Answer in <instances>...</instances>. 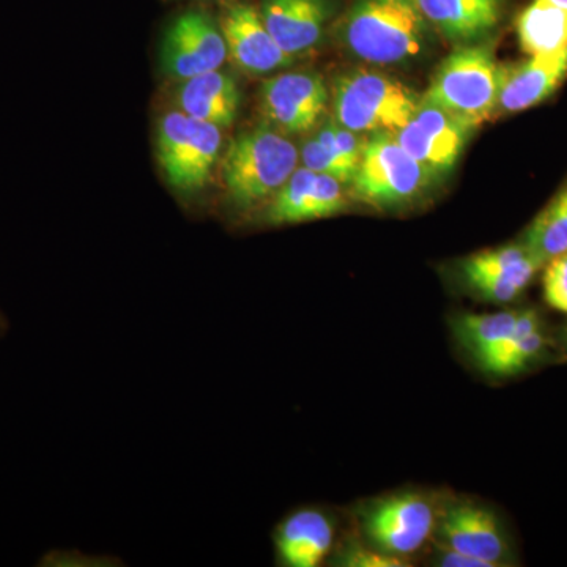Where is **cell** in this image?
Masks as SVG:
<instances>
[{"label": "cell", "mask_w": 567, "mask_h": 567, "mask_svg": "<svg viewBox=\"0 0 567 567\" xmlns=\"http://www.w3.org/2000/svg\"><path fill=\"white\" fill-rule=\"evenodd\" d=\"M342 43L369 63L416 58L427 39V21L412 0H357L341 25Z\"/></svg>", "instance_id": "obj_1"}, {"label": "cell", "mask_w": 567, "mask_h": 567, "mask_svg": "<svg viewBox=\"0 0 567 567\" xmlns=\"http://www.w3.org/2000/svg\"><path fill=\"white\" fill-rule=\"evenodd\" d=\"M300 162L297 145L268 126L240 134L223 162V181L230 203L238 210H251L292 177Z\"/></svg>", "instance_id": "obj_2"}, {"label": "cell", "mask_w": 567, "mask_h": 567, "mask_svg": "<svg viewBox=\"0 0 567 567\" xmlns=\"http://www.w3.org/2000/svg\"><path fill=\"white\" fill-rule=\"evenodd\" d=\"M502 80L488 44H464L440 65L423 99L475 130L498 110Z\"/></svg>", "instance_id": "obj_3"}, {"label": "cell", "mask_w": 567, "mask_h": 567, "mask_svg": "<svg viewBox=\"0 0 567 567\" xmlns=\"http://www.w3.org/2000/svg\"><path fill=\"white\" fill-rule=\"evenodd\" d=\"M412 89L371 70H354L334 82V121L357 133H398L420 104Z\"/></svg>", "instance_id": "obj_4"}, {"label": "cell", "mask_w": 567, "mask_h": 567, "mask_svg": "<svg viewBox=\"0 0 567 567\" xmlns=\"http://www.w3.org/2000/svg\"><path fill=\"white\" fill-rule=\"evenodd\" d=\"M156 147L169 185L182 193L199 192L218 163L221 128L185 112L171 111L159 121Z\"/></svg>", "instance_id": "obj_5"}, {"label": "cell", "mask_w": 567, "mask_h": 567, "mask_svg": "<svg viewBox=\"0 0 567 567\" xmlns=\"http://www.w3.org/2000/svg\"><path fill=\"white\" fill-rule=\"evenodd\" d=\"M434 175L404 151L393 133H374L350 182V197L374 207L410 203Z\"/></svg>", "instance_id": "obj_6"}, {"label": "cell", "mask_w": 567, "mask_h": 567, "mask_svg": "<svg viewBox=\"0 0 567 567\" xmlns=\"http://www.w3.org/2000/svg\"><path fill=\"white\" fill-rule=\"evenodd\" d=\"M227 55L223 29L205 11H186L164 33L163 70L178 80L221 69Z\"/></svg>", "instance_id": "obj_7"}, {"label": "cell", "mask_w": 567, "mask_h": 567, "mask_svg": "<svg viewBox=\"0 0 567 567\" xmlns=\"http://www.w3.org/2000/svg\"><path fill=\"white\" fill-rule=\"evenodd\" d=\"M473 130L421 96L412 118L394 134L399 144L434 177L456 166Z\"/></svg>", "instance_id": "obj_8"}, {"label": "cell", "mask_w": 567, "mask_h": 567, "mask_svg": "<svg viewBox=\"0 0 567 567\" xmlns=\"http://www.w3.org/2000/svg\"><path fill=\"white\" fill-rule=\"evenodd\" d=\"M435 509L415 494L391 496L368 511L364 528L369 539L393 557L415 554L431 537Z\"/></svg>", "instance_id": "obj_9"}, {"label": "cell", "mask_w": 567, "mask_h": 567, "mask_svg": "<svg viewBox=\"0 0 567 567\" xmlns=\"http://www.w3.org/2000/svg\"><path fill=\"white\" fill-rule=\"evenodd\" d=\"M260 104L265 117L282 132L306 133L322 122L328 89L319 74L289 71L264 82Z\"/></svg>", "instance_id": "obj_10"}, {"label": "cell", "mask_w": 567, "mask_h": 567, "mask_svg": "<svg viewBox=\"0 0 567 567\" xmlns=\"http://www.w3.org/2000/svg\"><path fill=\"white\" fill-rule=\"evenodd\" d=\"M346 186L331 175L297 167L268 205L267 221L282 226L338 215L349 205L350 194Z\"/></svg>", "instance_id": "obj_11"}, {"label": "cell", "mask_w": 567, "mask_h": 567, "mask_svg": "<svg viewBox=\"0 0 567 567\" xmlns=\"http://www.w3.org/2000/svg\"><path fill=\"white\" fill-rule=\"evenodd\" d=\"M544 264L527 246L509 245L468 257L462 265L465 279L494 303H509L527 289Z\"/></svg>", "instance_id": "obj_12"}, {"label": "cell", "mask_w": 567, "mask_h": 567, "mask_svg": "<svg viewBox=\"0 0 567 567\" xmlns=\"http://www.w3.org/2000/svg\"><path fill=\"white\" fill-rule=\"evenodd\" d=\"M227 51L234 62L249 74H268L293 63L265 28L260 11L246 3H237L227 11L223 24Z\"/></svg>", "instance_id": "obj_13"}, {"label": "cell", "mask_w": 567, "mask_h": 567, "mask_svg": "<svg viewBox=\"0 0 567 567\" xmlns=\"http://www.w3.org/2000/svg\"><path fill=\"white\" fill-rule=\"evenodd\" d=\"M443 547L483 559L492 567L505 566L507 547L505 533L494 514L473 503H458L446 511L440 524Z\"/></svg>", "instance_id": "obj_14"}, {"label": "cell", "mask_w": 567, "mask_h": 567, "mask_svg": "<svg viewBox=\"0 0 567 567\" xmlns=\"http://www.w3.org/2000/svg\"><path fill=\"white\" fill-rule=\"evenodd\" d=\"M334 525L319 507H300L279 522L274 543L276 561L286 567H317L330 554Z\"/></svg>", "instance_id": "obj_15"}, {"label": "cell", "mask_w": 567, "mask_h": 567, "mask_svg": "<svg viewBox=\"0 0 567 567\" xmlns=\"http://www.w3.org/2000/svg\"><path fill=\"white\" fill-rule=\"evenodd\" d=\"M260 17L281 50L295 58L320 43L331 6L328 0H264Z\"/></svg>", "instance_id": "obj_16"}, {"label": "cell", "mask_w": 567, "mask_h": 567, "mask_svg": "<svg viewBox=\"0 0 567 567\" xmlns=\"http://www.w3.org/2000/svg\"><path fill=\"white\" fill-rule=\"evenodd\" d=\"M567 76V48L551 54L529 55L528 61L503 66L498 110L520 112L547 100Z\"/></svg>", "instance_id": "obj_17"}, {"label": "cell", "mask_w": 567, "mask_h": 567, "mask_svg": "<svg viewBox=\"0 0 567 567\" xmlns=\"http://www.w3.org/2000/svg\"><path fill=\"white\" fill-rule=\"evenodd\" d=\"M424 20L446 39L472 43L486 35L502 18L503 0H412Z\"/></svg>", "instance_id": "obj_18"}, {"label": "cell", "mask_w": 567, "mask_h": 567, "mask_svg": "<svg viewBox=\"0 0 567 567\" xmlns=\"http://www.w3.org/2000/svg\"><path fill=\"white\" fill-rule=\"evenodd\" d=\"M185 114L224 128L233 125L240 106V91L229 74L219 70L183 80L177 93Z\"/></svg>", "instance_id": "obj_19"}, {"label": "cell", "mask_w": 567, "mask_h": 567, "mask_svg": "<svg viewBox=\"0 0 567 567\" xmlns=\"http://www.w3.org/2000/svg\"><path fill=\"white\" fill-rule=\"evenodd\" d=\"M518 43L528 55L551 54L567 48V10L550 0H535L518 14Z\"/></svg>", "instance_id": "obj_20"}, {"label": "cell", "mask_w": 567, "mask_h": 567, "mask_svg": "<svg viewBox=\"0 0 567 567\" xmlns=\"http://www.w3.org/2000/svg\"><path fill=\"white\" fill-rule=\"evenodd\" d=\"M546 344L540 331L539 316L535 311H518L517 322L498 352L483 365L487 372L495 375H513L520 372L539 354Z\"/></svg>", "instance_id": "obj_21"}, {"label": "cell", "mask_w": 567, "mask_h": 567, "mask_svg": "<svg viewBox=\"0 0 567 567\" xmlns=\"http://www.w3.org/2000/svg\"><path fill=\"white\" fill-rule=\"evenodd\" d=\"M518 311L466 315L457 320V334L481 365L487 363L506 341L517 322Z\"/></svg>", "instance_id": "obj_22"}, {"label": "cell", "mask_w": 567, "mask_h": 567, "mask_svg": "<svg viewBox=\"0 0 567 567\" xmlns=\"http://www.w3.org/2000/svg\"><path fill=\"white\" fill-rule=\"evenodd\" d=\"M522 244L544 265L567 251V186L536 216Z\"/></svg>", "instance_id": "obj_23"}, {"label": "cell", "mask_w": 567, "mask_h": 567, "mask_svg": "<svg viewBox=\"0 0 567 567\" xmlns=\"http://www.w3.org/2000/svg\"><path fill=\"white\" fill-rule=\"evenodd\" d=\"M300 158L303 166L308 167V169L331 175V177L338 178L344 185H350L358 169V164L347 159L346 156L336 152L333 147L324 144L317 136L309 137L305 142L303 147H301Z\"/></svg>", "instance_id": "obj_24"}, {"label": "cell", "mask_w": 567, "mask_h": 567, "mask_svg": "<svg viewBox=\"0 0 567 567\" xmlns=\"http://www.w3.org/2000/svg\"><path fill=\"white\" fill-rule=\"evenodd\" d=\"M543 284L547 305L567 315V251L544 265Z\"/></svg>", "instance_id": "obj_25"}, {"label": "cell", "mask_w": 567, "mask_h": 567, "mask_svg": "<svg viewBox=\"0 0 567 567\" xmlns=\"http://www.w3.org/2000/svg\"><path fill=\"white\" fill-rule=\"evenodd\" d=\"M346 566H363V567H395L404 566L399 557L383 554H372L368 550H350L344 558Z\"/></svg>", "instance_id": "obj_26"}, {"label": "cell", "mask_w": 567, "mask_h": 567, "mask_svg": "<svg viewBox=\"0 0 567 567\" xmlns=\"http://www.w3.org/2000/svg\"><path fill=\"white\" fill-rule=\"evenodd\" d=\"M439 561L440 565L445 567H492L483 559L468 557V555L446 547H443V555L439 558Z\"/></svg>", "instance_id": "obj_27"}, {"label": "cell", "mask_w": 567, "mask_h": 567, "mask_svg": "<svg viewBox=\"0 0 567 567\" xmlns=\"http://www.w3.org/2000/svg\"><path fill=\"white\" fill-rule=\"evenodd\" d=\"M550 2L557 3V6L563 7V9L567 10V0H550Z\"/></svg>", "instance_id": "obj_28"}]
</instances>
